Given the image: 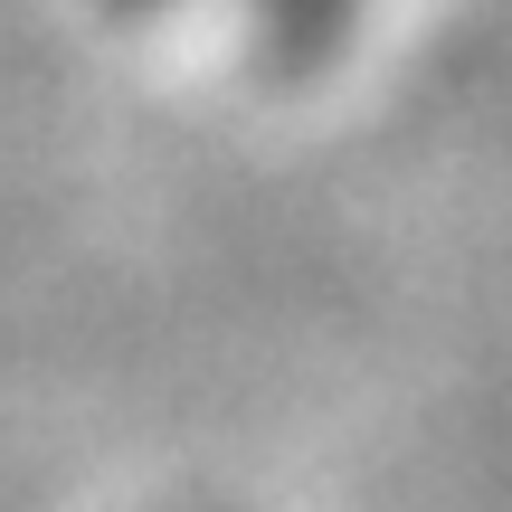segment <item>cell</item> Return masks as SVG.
I'll return each mask as SVG.
<instances>
[{"label": "cell", "instance_id": "obj_1", "mask_svg": "<svg viewBox=\"0 0 512 512\" xmlns=\"http://www.w3.org/2000/svg\"><path fill=\"white\" fill-rule=\"evenodd\" d=\"M275 10H304V0H275Z\"/></svg>", "mask_w": 512, "mask_h": 512}]
</instances>
